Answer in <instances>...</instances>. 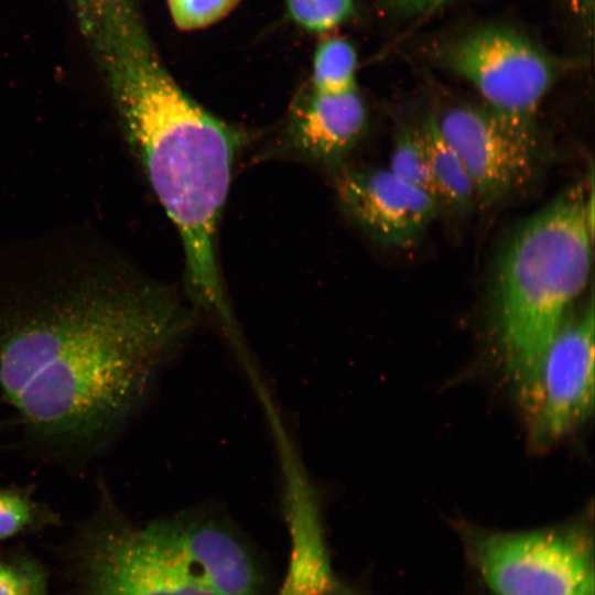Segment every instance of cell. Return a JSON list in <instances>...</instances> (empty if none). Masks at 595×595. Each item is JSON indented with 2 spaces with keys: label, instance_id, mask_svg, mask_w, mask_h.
<instances>
[{
  "label": "cell",
  "instance_id": "cell-4",
  "mask_svg": "<svg viewBox=\"0 0 595 595\" xmlns=\"http://www.w3.org/2000/svg\"><path fill=\"white\" fill-rule=\"evenodd\" d=\"M442 62L479 94L487 108L530 125L558 74L545 52L506 26L464 34L446 46Z\"/></svg>",
  "mask_w": 595,
  "mask_h": 595
},
{
  "label": "cell",
  "instance_id": "cell-7",
  "mask_svg": "<svg viewBox=\"0 0 595 595\" xmlns=\"http://www.w3.org/2000/svg\"><path fill=\"white\" fill-rule=\"evenodd\" d=\"M533 445H551L574 432L594 404V302L555 334L529 382L519 391Z\"/></svg>",
  "mask_w": 595,
  "mask_h": 595
},
{
  "label": "cell",
  "instance_id": "cell-17",
  "mask_svg": "<svg viewBox=\"0 0 595 595\" xmlns=\"http://www.w3.org/2000/svg\"><path fill=\"white\" fill-rule=\"evenodd\" d=\"M48 519L47 511L20 488H0V541L17 537Z\"/></svg>",
  "mask_w": 595,
  "mask_h": 595
},
{
  "label": "cell",
  "instance_id": "cell-3",
  "mask_svg": "<svg viewBox=\"0 0 595 595\" xmlns=\"http://www.w3.org/2000/svg\"><path fill=\"white\" fill-rule=\"evenodd\" d=\"M593 197L575 184L531 216L510 239L495 281L498 337L520 391L570 316L591 271Z\"/></svg>",
  "mask_w": 595,
  "mask_h": 595
},
{
  "label": "cell",
  "instance_id": "cell-12",
  "mask_svg": "<svg viewBox=\"0 0 595 595\" xmlns=\"http://www.w3.org/2000/svg\"><path fill=\"white\" fill-rule=\"evenodd\" d=\"M366 126L367 109L357 88L337 94L311 89L290 116L285 144L302 159L337 170Z\"/></svg>",
  "mask_w": 595,
  "mask_h": 595
},
{
  "label": "cell",
  "instance_id": "cell-6",
  "mask_svg": "<svg viewBox=\"0 0 595 595\" xmlns=\"http://www.w3.org/2000/svg\"><path fill=\"white\" fill-rule=\"evenodd\" d=\"M474 545L495 595L594 594L591 545L576 529L487 532Z\"/></svg>",
  "mask_w": 595,
  "mask_h": 595
},
{
  "label": "cell",
  "instance_id": "cell-14",
  "mask_svg": "<svg viewBox=\"0 0 595 595\" xmlns=\"http://www.w3.org/2000/svg\"><path fill=\"white\" fill-rule=\"evenodd\" d=\"M357 53L339 36H327L315 48L312 63L311 89L337 94L357 88Z\"/></svg>",
  "mask_w": 595,
  "mask_h": 595
},
{
  "label": "cell",
  "instance_id": "cell-18",
  "mask_svg": "<svg viewBox=\"0 0 595 595\" xmlns=\"http://www.w3.org/2000/svg\"><path fill=\"white\" fill-rule=\"evenodd\" d=\"M241 0H166L174 25L192 32L208 28L227 17Z\"/></svg>",
  "mask_w": 595,
  "mask_h": 595
},
{
  "label": "cell",
  "instance_id": "cell-21",
  "mask_svg": "<svg viewBox=\"0 0 595 595\" xmlns=\"http://www.w3.org/2000/svg\"><path fill=\"white\" fill-rule=\"evenodd\" d=\"M324 595H351L347 591L339 589L338 586L332 588L331 591L326 592Z\"/></svg>",
  "mask_w": 595,
  "mask_h": 595
},
{
  "label": "cell",
  "instance_id": "cell-1",
  "mask_svg": "<svg viewBox=\"0 0 595 595\" xmlns=\"http://www.w3.org/2000/svg\"><path fill=\"white\" fill-rule=\"evenodd\" d=\"M195 322L196 310L155 285L0 313V397L48 458H93L128 429Z\"/></svg>",
  "mask_w": 595,
  "mask_h": 595
},
{
  "label": "cell",
  "instance_id": "cell-9",
  "mask_svg": "<svg viewBox=\"0 0 595 595\" xmlns=\"http://www.w3.org/2000/svg\"><path fill=\"white\" fill-rule=\"evenodd\" d=\"M263 409L279 454L291 540L290 565L279 595H324L337 584L325 543L320 496L274 404Z\"/></svg>",
  "mask_w": 595,
  "mask_h": 595
},
{
  "label": "cell",
  "instance_id": "cell-5",
  "mask_svg": "<svg viewBox=\"0 0 595 595\" xmlns=\"http://www.w3.org/2000/svg\"><path fill=\"white\" fill-rule=\"evenodd\" d=\"M82 564L83 595H218L165 550L148 523L120 519L109 499L85 534Z\"/></svg>",
  "mask_w": 595,
  "mask_h": 595
},
{
  "label": "cell",
  "instance_id": "cell-22",
  "mask_svg": "<svg viewBox=\"0 0 595 595\" xmlns=\"http://www.w3.org/2000/svg\"><path fill=\"white\" fill-rule=\"evenodd\" d=\"M592 0H572V2L574 4H576L577 7L580 8H585L587 7V3L591 2Z\"/></svg>",
  "mask_w": 595,
  "mask_h": 595
},
{
  "label": "cell",
  "instance_id": "cell-10",
  "mask_svg": "<svg viewBox=\"0 0 595 595\" xmlns=\"http://www.w3.org/2000/svg\"><path fill=\"white\" fill-rule=\"evenodd\" d=\"M165 550L218 595H258L260 572L249 548L224 521L186 511L148 523Z\"/></svg>",
  "mask_w": 595,
  "mask_h": 595
},
{
  "label": "cell",
  "instance_id": "cell-2",
  "mask_svg": "<svg viewBox=\"0 0 595 595\" xmlns=\"http://www.w3.org/2000/svg\"><path fill=\"white\" fill-rule=\"evenodd\" d=\"M108 91L132 151L178 230L193 304L224 328L234 325L216 247L245 134L192 98L161 57Z\"/></svg>",
  "mask_w": 595,
  "mask_h": 595
},
{
  "label": "cell",
  "instance_id": "cell-16",
  "mask_svg": "<svg viewBox=\"0 0 595 595\" xmlns=\"http://www.w3.org/2000/svg\"><path fill=\"white\" fill-rule=\"evenodd\" d=\"M289 18L302 30L327 34L345 23L354 12L353 0H285Z\"/></svg>",
  "mask_w": 595,
  "mask_h": 595
},
{
  "label": "cell",
  "instance_id": "cell-13",
  "mask_svg": "<svg viewBox=\"0 0 595 595\" xmlns=\"http://www.w3.org/2000/svg\"><path fill=\"white\" fill-rule=\"evenodd\" d=\"M418 132L441 207L464 209L477 201L472 178L458 153L440 130L436 117H426Z\"/></svg>",
  "mask_w": 595,
  "mask_h": 595
},
{
  "label": "cell",
  "instance_id": "cell-11",
  "mask_svg": "<svg viewBox=\"0 0 595 595\" xmlns=\"http://www.w3.org/2000/svg\"><path fill=\"white\" fill-rule=\"evenodd\" d=\"M340 206L366 234L393 247L414 241L436 218L440 204L389 169L335 170Z\"/></svg>",
  "mask_w": 595,
  "mask_h": 595
},
{
  "label": "cell",
  "instance_id": "cell-19",
  "mask_svg": "<svg viewBox=\"0 0 595 595\" xmlns=\"http://www.w3.org/2000/svg\"><path fill=\"white\" fill-rule=\"evenodd\" d=\"M0 595H47L45 575L34 564L0 560Z\"/></svg>",
  "mask_w": 595,
  "mask_h": 595
},
{
  "label": "cell",
  "instance_id": "cell-20",
  "mask_svg": "<svg viewBox=\"0 0 595 595\" xmlns=\"http://www.w3.org/2000/svg\"><path fill=\"white\" fill-rule=\"evenodd\" d=\"M452 0H386L397 11L408 15H420L435 11Z\"/></svg>",
  "mask_w": 595,
  "mask_h": 595
},
{
  "label": "cell",
  "instance_id": "cell-23",
  "mask_svg": "<svg viewBox=\"0 0 595 595\" xmlns=\"http://www.w3.org/2000/svg\"><path fill=\"white\" fill-rule=\"evenodd\" d=\"M591 595H594V594H591Z\"/></svg>",
  "mask_w": 595,
  "mask_h": 595
},
{
  "label": "cell",
  "instance_id": "cell-15",
  "mask_svg": "<svg viewBox=\"0 0 595 595\" xmlns=\"http://www.w3.org/2000/svg\"><path fill=\"white\" fill-rule=\"evenodd\" d=\"M388 169L400 180L425 192L439 203L418 129H403L398 133Z\"/></svg>",
  "mask_w": 595,
  "mask_h": 595
},
{
  "label": "cell",
  "instance_id": "cell-8",
  "mask_svg": "<svg viewBox=\"0 0 595 595\" xmlns=\"http://www.w3.org/2000/svg\"><path fill=\"white\" fill-rule=\"evenodd\" d=\"M436 121L463 161L477 201H499L533 176L539 158L533 125L468 105L447 109Z\"/></svg>",
  "mask_w": 595,
  "mask_h": 595
}]
</instances>
